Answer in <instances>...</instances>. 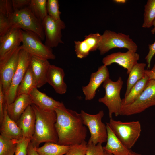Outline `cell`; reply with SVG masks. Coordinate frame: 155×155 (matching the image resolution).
Returning a JSON list of instances; mask_svg holds the SVG:
<instances>
[{"instance_id":"obj_1","label":"cell","mask_w":155,"mask_h":155,"mask_svg":"<svg viewBox=\"0 0 155 155\" xmlns=\"http://www.w3.org/2000/svg\"><path fill=\"white\" fill-rule=\"evenodd\" d=\"M55 125L57 132V144L72 146L85 141L87 128L84 124L80 113L67 108L64 105L56 108Z\"/></svg>"},{"instance_id":"obj_2","label":"cell","mask_w":155,"mask_h":155,"mask_svg":"<svg viewBox=\"0 0 155 155\" xmlns=\"http://www.w3.org/2000/svg\"><path fill=\"white\" fill-rule=\"evenodd\" d=\"M31 106L36 116L35 131L30 140L35 148L43 142L57 143L58 137L55 125L56 115L55 111L43 110L34 104Z\"/></svg>"},{"instance_id":"obj_3","label":"cell","mask_w":155,"mask_h":155,"mask_svg":"<svg viewBox=\"0 0 155 155\" xmlns=\"http://www.w3.org/2000/svg\"><path fill=\"white\" fill-rule=\"evenodd\" d=\"M108 123L117 137L129 149L134 146L140 135L141 125L138 121L123 122L112 118Z\"/></svg>"},{"instance_id":"obj_4","label":"cell","mask_w":155,"mask_h":155,"mask_svg":"<svg viewBox=\"0 0 155 155\" xmlns=\"http://www.w3.org/2000/svg\"><path fill=\"white\" fill-rule=\"evenodd\" d=\"M9 18L11 28L32 32L42 40L45 39L42 22L33 15L28 6L14 11Z\"/></svg>"},{"instance_id":"obj_5","label":"cell","mask_w":155,"mask_h":155,"mask_svg":"<svg viewBox=\"0 0 155 155\" xmlns=\"http://www.w3.org/2000/svg\"><path fill=\"white\" fill-rule=\"evenodd\" d=\"M123 83L122 78L119 77L116 81H113L109 78L103 84V87L105 90V95L99 98L98 101L107 107L110 119L112 118L113 114L116 117L120 115L122 99L120 93Z\"/></svg>"},{"instance_id":"obj_6","label":"cell","mask_w":155,"mask_h":155,"mask_svg":"<svg viewBox=\"0 0 155 155\" xmlns=\"http://www.w3.org/2000/svg\"><path fill=\"white\" fill-rule=\"evenodd\" d=\"M138 48L129 35L106 30L101 35L98 49L100 55H103L113 48H124L136 52Z\"/></svg>"},{"instance_id":"obj_7","label":"cell","mask_w":155,"mask_h":155,"mask_svg":"<svg viewBox=\"0 0 155 155\" xmlns=\"http://www.w3.org/2000/svg\"><path fill=\"white\" fill-rule=\"evenodd\" d=\"M80 113L84 124L88 128L90 132V136L88 141L95 145L106 142L107 138L106 125L102 121L104 115L103 110L92 115L81 110Z\"/></svg>"},{"instance_id":"obj_8","label":"cell","mask_w":155,"mask_h":155,"mask_svg":"<svg viewBox=\"0 0 155 155\" xmlns=\"http://www.w3.org/2000/svg\"><path fill=\"white\" fill-rule=\"evenodd\" d=\"M155 106V80H150L138 98L132 103L122 106L120 115L129 116L141 113Z\"/></svg>"},{"instance_id":"obj_9","label":"cell","mask_w":155,"mask_h":155,"mask_svg":"<svg viewBox=\"0 0 155 155\" xmlns=\"http://www.w3.org/2000/svg\"><path fill=\"white\" fill-rule=\"evenodd\" d=\"M22 30V29H21ZM22 49L31 55L49 60H54L56 58L52 48L42 42L40 37L34 33L22 30Z\"/></svg>"},{"instance_id":"obj_10","label":"cell","mask_w":155,"mask_h":155,"mask_svg":"<svg viewBox=\"0 0 155 155\" xmlns=\"http://www.w3.org/2000/svg\"><path fill=\"white\" fill-rule=\"evenodd\" d=\"M21 45L13 49L0 59V83L4 95L7 92L17 69Z\"/></svg>"},{"instance_id":"obj_11","label":"cell","mask_w":155,"mask_h":155,"mask_svg":"<svg viewBox=\"0 0 155 155\" xmlns=\"http://www.w3.org/2000/svg\"><path fill=\"white\" fill-rule=\"evenodd\" d=\"M31 55L22 49L19 53L18 65L9 89L4 95L5 103L7 105L13 102L17 97V91L26 72L29 67Z\"/></svg>"},{"instance_id":"obj_12","label":"cell","mask_w":155,"mask_h":155,"mask_svg":"<svg viewBox=\"0 0 155 155\" xmlns=\"http://www.w3.org/2000/svg\"><path fill=\"white\" fill-rule=\"evenodd\" d=\"M42 23L46 46L52 48L63 43L61 39V31L65 28V25L63 21L56 20L47 15Z\"/></svg>"},{"instance_id":"obj_13","label":"cell","mask_w":155,"mask_h":155,"mask_svg":"<svg viewBox=\"0 0 155 155\" xmlns=\"http://www.w3.org/2000/svg\"><path fill=\"white\" fill-rule=\"evenodd\" d=\"M140 56L132 50H128L125 52H118L106 55L102 60L103 65L108 66L116 63L127 70L129 74L133 67L137 63Z\"/></svg>"},{"instance_id":"obj_14","label":"cell","mask_w":155,"mask_h":155,"mask_svg":"<svg viewBox=\"0 0 155 155\" xmlns=\"http://www.w3.org/2000/svg\"><path fill=\"white\" fill-rule=\"evenodd\" d=\"M109 72L107 66H100L95 72L90 75L88 84L82 87V90L86 100H91L95 96L97 89L107 79L110 78Z\"/></svg>"},{"instance_id":"obj_15","label":"cell","mask_w":155,"mask_h":155,"mask_svg":"<svg viewBox=\"0 0 155 155\" xmlns=\"http://www.w3.org/2000/svg\"><path fill=\"white\" fill-rule=\"evenodd\" d=\"M22 40V30L17 28H12L7 34L0 37V59L20 46Z\"/></svg>"},{"instance_id":"obj_16","label":"cell","mask_w":155,"mask_h":155,"mask_svg":"<svg viewBox=\"0 0 155 155\" xmlns=\"http://www.w3.org/2000/svg\"><path fill=\"white\" fill-rule=\"evenodd\" d=\"M101 36L98 33H90L85 36L82 41H75V50L77 57L80 59L85 58L90 52L98 49Z\"/></svg>"},{"instance_id":"obj_17","label":"cell","mask_w":155,"mask_h":155,"mask_svg":"<svg viewBox=\"0 0 155 155\" xmlns=\"http://www.w3.org/2000/svg\"><path fill=\"white\" fill-rule=\"evenodd\" d=\"M36 116L31 105L28 106L16 122L21 130L23 138L31 140L35 131Z\"/></svg>"},{"instance_id":"obj_18","label":"cell","mask_w":155,"mask_h":155,"mask_svg":"<svg viewBox=\"0 0 155 155\" xmlns=\"http://www.w3.org/2000/svg\"><path fill=\"white\" fill-rule=\"evenodd\" d=\"M65 76L63 69L55 65H50L47 74L46 81L60 94L65 93L67 86L64 81Z\"/></svg>"},{"instance_id":"obj_19","label":"cell","mask_w":155,"mask_h":155,"mask_svg":"<svg viewBox=\"0 0 155 155\" xmlns=\"http://www.w3.org/2000/svg\"><path fill=\"white\" fill-rule=\"evenodd\" d=\"M7 106L5 103L4 116L0 122V135L8 139L19 141L23 138L22 131L16 122L8 115Z\"/></svg>"},{"instance_id":"obj_20","label":"cell","mask_w":155,"mask_h":155,"mask_svg":"<svg viewBox=\"0 0 155 155\" xmlns=\"http://www.w3.org/2000/svg\"><path fill=\"white\" fill-rule=\"evenodd\" d=\"M50 65L48 60L31 55L30 65L36 80L37 88L47 83V74Z\"/></svg>"},{"instance_id":"obj_21","label":"cell","mask_w":155,"mask_h":155,"mask_svg":"<svg viewBox=\"0 0 155 155\" xmlns=\"http://www.w3.org/2000/svg\"><path fill=\"white\" fill-rule=\"evenodd\" d=\"M32 104L29 95H19L13 102L7 105V114L11 119L16 122L27 107Z\"/></svg>"},{"instance_id":"obj_22","label":"cell","mask_w":155,"mask_h":155,"mask_svg":"<svg viewBox=\"0 0 155 155\" xmlns=\"http://www.w3.org/2000/svg\"><path fill=\"white\" fill-rule=\"evenodd\" d=\"M107 138L104 150L113 155H130L132 152L125 146L116 136L108 123H106Z\"/></svg>"},{"instance_id":"obj_23","label":"cell","mask_w":155,"mask_h":155,"mask_svg":"<svg viewBox=\"0 0 155 155\" xmlns=\"http://www.w3.org/2000/svg\"><path fill=\"white\" fill-rule=\"evenodd\" d=\"M29 95L32 104L44 111H55L56 108L64 104L41 92L36 87L32 90Z\"/></svg>"},{"instance_id":"obj_24","label":"cell","mask_w":155,"mask_h":155,"mask_svg":"<svg viewBox=\"0 0 155 155\" xmlns=\"http://www.w3.org/2000/svg\"><path fill=\"white\" fill-rule=\"evenodd\" d=\"M146 66V64L145 63H137L133 67L129 74L127 82V88L124 97L128 94L132 87L145 76Z\"/></svg>"},{"instance_id":"obj_25","label":"cell","mask_w":155,"mask_h":155,"mask_svg":"<svg viewBox=\"0 0 155 155\" xmlns=\"http://www.w3.org/2000/svg\"><path fill=\"white\" fill-rule=\"evenodd\" d=\"M150 80L145 76L131 88L128 94L122 99V106L129 104L136 100L143 92Z\"/></svg>"},{"instance_id":"obj_26","label":"cell","mask_w":155,"mask_h":155,"mask_svg":"<svg viewBox=\"0 0 155 155\" xmlns=\"http://www.w3.org/2000/svg\"><path fill=\"white\" fill-rule=\"evenodd\" d=\"M71 146L48 142H45L42 146L35 149L39 155H64Z\"/></svg>"},{"instance_id":"obj_27","label":"cell","mask_w":155,"mask_h":155,"mask_svg":"<svg viewBox=\"0 0 155 155\" xmlns=\"http://www.w3.org/2000/svg\"><path fill=\"white\" fill-rule=\"evenodd\" d=\"M37 83L30 65L26 70L17 91V96L22 94L29 95L35 88Z\"/></svg>"},{"instance_id":"obj_28","label":"cell","mask_w":155,"mask_h":155,"mask_svg":"<svg viewBox=\"0 0 155 155\" xmlns=\"http://www.w3.org/2000/svg\"><path fill=\"white\" fill-rule=\"evenodd\" d=\"M47 1L46 0H30L28 6L33 15L42 22L48 15Z\"/></svg>"},{"instance_id":"obj_29","label":"cell","mask_w":155,"mask_h":155,"mask_svg":"<svg viewBox=\"0 0 155 155\" xmlns=\"http://www.w3.org/2000/svg\"><path fill=\"white\" fill-rule=\"evenodd\" d=\"M155 20V0H148L144 5V21L142 27L149 28L153 26Z\"/></svg>"},{"instance_id":"obj_30","label":"cell","mask_w":155,"mask_h":155,"mask_svg":"<svg viewBox=\"0 0 155 155\" xmlns=\"http://www.w3.org/2000/svg\"><path fill=\"white\" fill-rule=\"evenodd\" d=\"M18 141L0 135V155H15Z\"/></svg>"},{"instance_id":"obj_31","label":"cell","mask_w":155,"mask_h":155,"mask_svg":"<svg viewBox=\"0 0 155 155\" xmlns=\"http://www.w3.org/2000/svg\"><path fill=\"white\" fill-rule=\"evenodd\" d=\"M59 4L58 0H48L46 3V10L48 15L53 18L60 20L61 13L59 10Z\"/></svg>"},{"instance_id":"obj_32","label":"cell","mask_w":155,"mask_h":155,"mask_svg":"<svg viewBox=\"0 0 155 155\" xmlns=\"http://www.w3.org/2000/svg\"><path fill=\"white\" fill-rule=\"evenodd\" d=\"M87 144L85 141L80 144L71 146L64 155H85L87 150Z\"/></svg>"},{"instance_id":"obj_33","label":"cell","mask_w":155,"mask_h":155,"mask_svg":"<svg viewBox=\"0 0 155 155\" xmlns=\"http://www.w3.org/2000/svg\"><path fill=\"white\" fill-rule=\"evenodd\" d=\"M13 12L12 0H0V14L9 18Z\"/></svg>"},{"instance_id":"obj_34","label":"cell","mask_w":155,"mask_h":155,"mask_svg":"<svg viewBox=\"0 0 155 155\" xmlns=\"http://www.w3.org/2000/svg\"><path fill=\"white\" fill-rule=\"evenodd\" d=\"M86 147V152L85 155H101L104 151L102 144L100 143L95 145L88 141Z\"/></svg>"},{"instance_id":"obj_35","label":"cell","mask_w":155,"mask_h":155,"mask_svg":"<svg viewBox=\"0 0 155 155\" xmlns=\"http://www.w3.org/2000/svg\"><path fill=\"white\" fill-rule=\"evenodd\" d=\"M11 28L9 18L0 14V37L7 34Z\"/></svg>"},{"instance_id":"obj_36","label":"cell","mask_w":155,"mask_h":155,"mask_svg":"<svg viewBox=\"0 0 155 155\" xmlns=\"http://www.w3.org/2000/svg\"><path fill=\"white\" fill-rule=\"evenodd\" d=\"M30 140L23 138L17 143L15 155H27V150L28 144Z\"/></svg>"},{"instance_id":"obj_37","label":"cell","mask_w":155,"mask_h":155,"mask_svg":"<svg viewBox=\"0 0 155 155\" xmlns=\"http://www.w3.org/2000/svg\"><path fill=\"white\" fill-rule=\"evenodd\" d=\"M30 0H12L14 12L28 6L30 4Z\"/></svg>"},{"instance_id":"obj_38","label":"cell","mask_w":155,"mask_h":155,"mask_svg":"<svg viewBox=\"0 0 155 155\" xmlns=\"http://www.w3.org/2000/svg\"><path fill=\"white\" fill-rule=\"evenodd\" d=\"M148 52L145 57L147 63V69H150L152 57L155 54V41L152 44L148 45Z\"/></svg>"},{"instance_id":"obj_39","label":"cell","mask_w":155,"mask_h":155,"mask_svg":"<svg viewBox=\"0 0 155 155\" xmlns=\"http://www.w3.org/2000/svg\"><path fill=\"white\" fill-rule=\"evenodd\" d=\"M4 94L2 85L0 83V122L2 121L4 116Z\"/></svg>"},{"instance_id":"obj_40","label":"cell","mask_w":155,"mask_h":155,"mask_svg":"<svg viewBox=\"0 0 155 155\" xmlns=\"http://www.w3.org/2000/svg\"><path fill=\"white\" fill-rule=\"evenodd\" d=\"M145 74L150 80H155V63L151 70L146 69Z\"/></svg>"},{"instance_id":"obj_41","label":"cell","mask_w":155,"mask_h":155,"mask_svg":"<svg viewBox=\"0 0 155 155\" xmlns=\"http://www.w3.org/2000/svg\"><path fill=\"white\" fill-rule=\"evenodd\" d=\"M27 155H39L33 147L30 141L28 146Z\"/></svg>"},{"instance_id":"obj_42","label":"cell","mask_w":155,"mask_h":155,"mask_svg":"<svg viewBox=\"0 0 155 155\" xmlns=\"http://www.w3.org/2000/svg\"><path fill=\"white\" fill-rule=\"evenodd\" d=\"M113 1L116 3L121 4L125 3L126 2V1L125 0H115Z\"/></svg>"},{"instance_id":"obj_43","label":"cell","mask_w":155,"mask_h":155,"mask_svg":"<svg viewBox=\"0 0 155 155\" xmlns=\"http://www.w3.org/2000/svg\"><path fill=\"white\" fill-rule=\"evenodd\" d=\"M153 26L154 27L151 30V32L152 34H154L155 33V20L153 22Z\"/></svg>"},{"instance_id":"obj_44","label":"cell","mask_w":155,"mask_h":155,"mask_svg":"<svg viewBox=\"0 0 155 155\" xmlns=\"http://www.w3.org/2000/svg\"><path fill=\"white\" fill-rule=\"evenodd\" d=\"M101 155H113L112 154L108 153L104 150L103 152Z\"/></svg>"},{"instance_id":"obj_45","label":"cell","mask_w":155,"mask_h":155,"mask_svg":"<svg viewBox=\"0 0 155 155\" xmlns=\"http://www.w3.org/2000/svg\"><path fill=\"white\" fill-rule=\"evenodd\" d=\"M130 155H142L140 154L132 151Z\"/></svg>"}]
</instances>
